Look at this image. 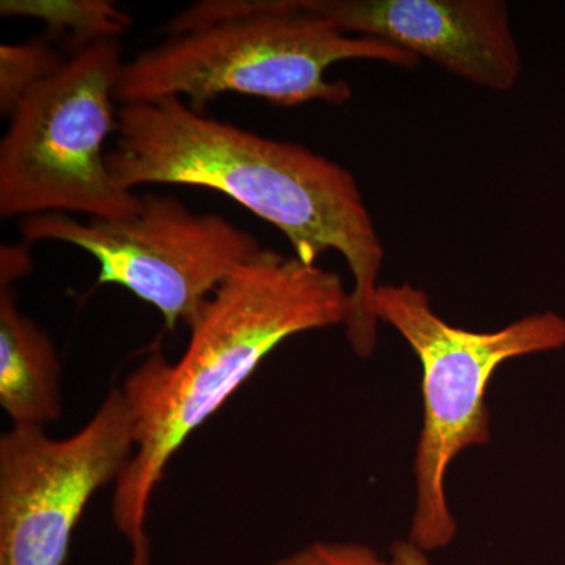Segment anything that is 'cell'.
Instances as JSON below:
<instances>
[{
	"mask_svg": "<svg viewBox=\"0 0 565 565\" xmlns=\"http://www.w3.org/2000/svg\"><path fill=\"white\" fill-rule=\"evenodd\" d=\"M349 291L340 274L263 248L237 267L191 327L177 362L154 351L120 386L134 427V452L115 482L111 516L131 565H151L148 512L174 455L296 334L344 326Z\"/></svg>",
	"mask_w": 565,
	"mask_h": 565,
	"instance_id": "obj_2",
	"label": "cell"
},
{
	"mask_svg": "<svg viewBox=\"0 0 565 565\" xmlns=\"http://www.w3.org/2000/svg\"><path fill=\"white\" fill-rule=\"evenodd\" d=\"M31 245H2L0 248V286H11L32 270Z\"/></svg>",
	"mask_w": 565,
	"mask_h": 565,
	"instance_id": "obj_13",
	"label": "cell"
},
{
	"mask_svg": "<svg viewBox=\"0 0 565 565\" xmlns=\"http://www.w3.org/2000/svg\"><path fill=\"white\" fill-rule=\"evenodd\" d=\"M25 243L76 245L99 263V285H117L161 313L167 329L191 327L223 281L262 244L221 214H195L180 200L140 195L128 217L77 221L47 212L21 218Z\"/></svg>",
	"mask_w": 565,
	"mask_h": 565,
	"instance_id": "obj_6",
	"label": "cell"
},
{
	"mask_svg": "<svg viewBox=\"0 0 565 565\" xmlns=\"http://www.w3.org/2000/svg\"><path fill=\"white\" fill-rule=\"evenodd\" d=\"M0 13L43 22L44 36L65 40L73 52L120 40L132 25V18L107 0H2Z\"/></svg>",
	"mask_w": 565,
	"mask_h": 565,
	"instance_id": "obj_10",
	"label": "cell"
},
{
	"mask_svg": "<svg viewBox=\"0 0 565 565\" xmlns=\"http://www.w3.org/2000/svg\"><path fill=\"white\" fill-rule=\"evenodd\" d=\"M134 452L120 388L77 433L52 438L13 426L0 438V565H63L85 509L117 482Z\"/></svg>",
	"mask_w": 565,
	"mask_h": 565,
	"instance_id": "obj_7",
	"label": "cell"
},
{
	"mask_svg": "<svg viewBox=\"0 0 565 565\" xmlns=\"http://www.w3.org/2000/svg\"><path fill=\"white\" fill-rule=\"evenodd\" d=\"M341 31L426 58L492 92L515 87L522 52L503 0H302Z\"/></svg>",
	"mask_w": 565,
	"mask_h": 565,
	"instance_id": "obj_8",
	"label": "cell"
},
{
	"mask_svg": "<svg viewBox=\"0 0 565 565\" xmlns=\"http://www.w3.org/2000/svg\"><path fill=\"white\" fill-rule=\"evenodd\" d=\"M62 366L50 334L0 286V405L13 426L46 429L62 416Z\"/></svg>",
	"mask_w": 565,
	"mask_h": 565,
	"instance_id": "obj_9",
	"label": "cell"
},
{
	"mask_svg": "<svg viewBox=\"0 0 565 565\" xmlns=\"http://www.w3.org/2000/svg\"><path fill=\"white\" fill-rule=\"evenodd\" d=\"M379 322L407 341L423 367V427L416 444L415 512L408 541L427 553L451 545L457 522L446 478L457 456L490 441L487 390L509 360L565 348V318L542 311L494 332H471L435 313L429 296L411 282L381 285Z\"/></svg>",
	"mask_w": 565,
	"mask_h": 565,
	"instance_id": "obj_4",
	"label": "cell"
},
{
	"mask_svg": "<svg viewBox=\"0 0 565 565\" xmlns=\"http://www.w3.org/2000/svg\"><path fill=\"white\" fill-rule=\"evenodd\" d=\"M115 134L107 169L121 188L212 189L277 226L300 262L318 264L322 253H340L352 277L345 338L360 359L373 355L385 248L348 169L303 145L206 117L181 98L120 106Z\"/></svg>",
	"mask_w": 565,
	"mask_h": 565,
	"instance_id": "obj_1",
	"label": "cell"
},
{
	"mask_svg": "<svg viewBox=\"0 0 565 565\" xmlns=\"http://www.w3.org/2000/svg\"><path fill=\"white\" fill-rule=\"evenodd\" d=\"M169 40L125 62L120 106L191 99L193 109L225 93L282 107L343 106L348 82L330 81L338 62L373 61L412 70L418 58L386 41L349 35L302 0H202L167 24Z\"/></svg>",
	"mask_w": 565,
	"mask_h": 565,
	"instance_id": "obj_3",
	"label": "cell"
},
{
	"mask_svg": "<svg viewBox=\"0 0 565 565\" xmlns=\"http://www.w3.org/2000/svg\"><path fill=\"white\" fill-rule=\"evenodd\" d=\"M122 65L120 40L98 41L73 52L22 99L0 141L3 218L47 212L121 218L139 210L140 195L114 181L104 151L117 132Z\"/></svg>",
	"mask_w": 565,
	"mask_h": 565,
	"instance_id": "obj_5",
	"label": "cell"
},
{
	"mask_svg": "<svg viewBox=\"0 0 565 565\" xmlns=\"http://www.w3.org/2000/svg\"><path fill=\"white\" fill-rule=\"evenodd\" d=\"M46 36L0 46V114L10 118L22 99L65 65Z\"/></svg>",
	"mask_w": 565,
	"mask_h": 565,
	"instance_id": "obj_11",
	"label": "cell"
},
{
	"mask_svg": "<svg viewBox=\"0 0 565 565\" xmlns=\"http://www.w3.org/2000/svg\"><path fill=\"white\" fill-rule=\"evenodd\" d=\"M270 565H430V559L426 550L408 539L394 542L388 559L355 542L319 541Z\"/></svg>",
	"mask_w": 565,
	"mask_h": 565,
	"instance_id": "obj_12",
	"label": "cell"
}]
</instances>
